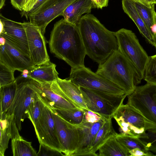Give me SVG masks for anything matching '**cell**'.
<instances>
[{"mask_svg": "<svg viewBox=\"0 0 156 156\" xmlns=\"http://www.w3.org/2000/svg\"><path fill=\"white\" fill-rule=\"evenodd\" d=\"M77 26L86 55L99 64L118 50L115 32L107 29L93 14L82 16Z\"/></svg>", "mask_w": 156, "mask_h": 156, "instance_id": "2", "label": "cell"}, {"mask_svg": "<svg viewBox=\"0 0 156 156\" xmlns=\"http://www.w3.org/2000/svg\"><path fill=\"white\" fill-rule=\"evenodd\" d=\"M6 40L2 36L0 35V45H4L5 43Z\"/></svg>", "mask_w": 156, "mask_h": 156, "instance_id": "43", "label": "cell"}, {"mask_svg": "<svg viewBox=\"0 0 156 156\" xmlns=\"http://www.w3.org/2000/svg\"><path fill=\"white\" fill-rule=\"evenodd\" d=\"M15 71L0 63V87L5 86L16 81L14 76Z\"/></svg>", "mask_w": 156, "mask_h": 156, "instance_id": "33", "label": "cell"}, {"mask_svg": "<svg viewBox=\"0 0 156 156\" xmlns=\"http://www.w3.org/2000/svg\"><path fill=\"white\" fill-rule=\"evenodd\" d=\"M55 109L64 119L74 125H79L84 121L83 109L76 108L72 109Z\"/></svg>", "mask_w": 156, "mask_h": 156, "instance_id": "28", "label": "cell"}, {"mask_svg": "<svg viewBox=\"0 0 156 156\" xmlns=\"http://www.w3.org/2000/svg\"><path fill=\"white\" fill-rule=\"evenodd\" d=\"M88 109L106 119L113 118L118 108L126 97L80 87Z\"/></svg>", "mask_w": 156, "mask_h": 156, "instance_id": "5", "label": "cell"}, {"mask_svg": "<svg viewBox=\"0 0 156 156\" xmlns=\"http://www.w3.org/2000/svg\"><path fill=\"white\" fill-rule=\"evenodd\" d=\"M16 89V80L12 83L0 87L1 112H5L11 105L15 96Z\"/></svg>", "mask_w": 156, "mask_h": 156, "instance_id": "27", "label": "cell"}, {"mask_svg": "<svg viewBox=\"0 0 156 156\" xmlns=\"http://www.w3.org/2000/svg\"><path fill=\"white\" fill-rule=\"evenodd\" d=\"M134 2H140L144 4L152 5L155 4V0H132Z\"/></svg>", "mask_w": 156, "mask_h": 156, "instance_id": "42", "label": "cell"}, {"mask_svg": "<svg viewBox=\"0 0 156 156\" xmlns=\"http://www.w3.org/2000/svg\"><path fill=\"white\" fill-rule=\"evenodd\" d=\"M155 99H156V96H155Z\"/></svg>", "mask_w": 156, "mask_h": 156, "instance_id": "46", "label": "cell"}, {"mask_svg": "<svg viewBox=\"0 0 156 156\" xmlns=\"http://www.w3.org/2000/svg\"><path fill=\"white\" fill-rule=\"evenodd\" d=\"M31 142L22 137L11 140V147L14 156H37V153L31 145Z\"/></svg>", "mask_w": 156, "mask_h": 156, "instance_id": "25", "label": "cell"}, {"mask_svg": "<svg viewBox=\"0 0 156 156\" xmlns=\"http://www.w3.org/2000/svg\"><path fill=\"white\" fill-rule=\"evenodd\" d=\"M5 0H0V9L2 8L5 5Z\"/></svg>", "mask_w": 156, "mask_h": 156, "instance_id": "44", "label": "cell"}, {"mask_svg": "<svg viewBox=\"0 0 156 156\" xmlns=\"http://www.w3.org/2000/svg\"><path fill=\"white\" fill-rule=\"evenodd\" d=\"M34 127L39 143L44 144L62 153L51 111L46 104Z\"/></svg>", "mask_w": 156, "mask_h": 156, "instance_id": "12", "label": "cell"}, {"mask_svg": "<svg viewBox=\"0 0 156 156\" xmlns=\"http://www.w3.org/2000/svg\"><path fill=\"white\" fill-rule=\"evenodd\" d=\"M50 51L75 69L85 66L86 52L79 28L64 18L57 22L48 42Z\"/></svg>", "mask_w": 156, "mask_h": 156, "instance_id": "1", "label": "cell"}, {"mask_svg": "<svg viewBox=\"0 0 156 156\" xmlns=\"http://www.w3.org/2000/svg\"><path fill=\"white\" fill-rule=\"evenodd\" d=\"M25 0H10L12 5L16 9L22 11Z\"/></svg>", "mask_w": 156, "mask_h": 156, "instance_id": "40", "label": "cell"}, {"mask_svg": "<svg viewBox=\"0 0 156 156\" xmlns=\"http://www.w3.org/2000/svg\"><path fill=\"white\" fill-rule=\"evenodd\" d=\"M57 82L61 90L73 104L78 108L88 109L80 87L68 78L62 79L58 77Z\"/></svg>", "mask_w": 156, "mask_h": 156, "instance_id": "20", "label": "cell"}, {"mask_svg": "<svg viewBox=\"0 0 156 156\" xmlns=\"http://www.w3.org/2000/svg\"><path fill=\"white\" fill-rule=\"evenodd\" d=\"M47 0H37L36 3L33 8L29 12L26 13L25 15L27 17L28 15L34 12L38 7Z\"/></svg>", "mask_w": 156, "mask_h": 156, "instance_id": "41", "label": "cell"}, {"mask_svg": "<svg viewBox=\"0 0 156 156\" xmlns=\"http://www.w3.org/2000/svg\"><path fill=\"white\" fill-rule=\"evenodd\" d=\"M16 80V89L14 100L5 112L13 114L18 128L20 130L22 122L28 118V108L34 100L37 93L32 86L29 78L20 75Z\"/></svg>", "mask_w": 156, "mask_h": 156, "instance_id": "7", "label": "cell"}, {"mask_svg": "<svg viewBox=\"0 0 156 156\" xmlns=\"http://www.w3.org/2000/svg\"><path fill=\"white\" fill-rule=\"evenodd\" d=\"M113 118L119 126L120 133L139 138L143 136L147 130L156 128V125L127 104H122L117 109Z\"/></svg>", "mask_w": 156, "mask_h": 156, "instance_id": "4", "label": "cell"}, {"mask_svg": "<svg viewBox=\"0 0 156 156\" xmlns=\"http://www.w3.org/2000/svg\"><path fill=\"white\" fill-rule=\"evenodd\" d=\"M134 2L139 14L150 31L151 28L155 21L156 12L154 10V4L148 5Z\"/></svg>", "mask_w": 156, "mask_h": 156, "instance_id": "26", "label": "cell"}, {"mask_svg": "<svg viewBox=\"0 0 156 156\" xmlns=\"http://www.w3.org/2000/svg\"><path fill=\"white\" fill-rule=\"evenodd\" d=\"M37 1V0H25L22 10L24 15L33 8Z\"/></svg>", "mask_w": 156, "mask_h": 156, "instance_id": "37", "label": "cell"}, {"mask_svg": "<svg viewBox=\"0 0 156 156\" xmlns=\"http://www.w3.org/2000/svg\"><path fill=\"white\" fill-rule=\"evenodd\" d=\"M65 156L61 152L43 143H40V147L37 156Z\"/></svg>", "mask_w": 156, "mask_h": 156, "instance_id": "35", "label": "cell"}, {"mask_svg": "<svg viewBox=\"0 0 156 156\" xmlns=\"http://www.w3.org/2000/svg\"><path fill=\"white\" fill-rule=\"evenodd\" d=\"M118 49L132 63L143 78L149 56L131 30L122 28L115 32Z\"/></svg>", "mask_w": 156, "mask_h": 156, "instance_id": "6", "label": "cell"}, {"mask_svg": "<svg viewBox=\"0 0 156 156\" xmlns=\"http://www.w3.org/2000/svg\"><path fill=\"white\" fill-rule=\"evenodd\" d=\"M45 105L37 93L35 98L30 105L28 111V118L34 126L40 118Z\"/></svg>", "mask_w": 156, "mask_h": 156, "instance_id": "30", "label": "cell"}, {"mask_svg": "<svg viewBox=\"0 0 156 156\" xmlns=\"http://www.w3.org/2000/svg\"><path fill=\"white\" fill-rule=\"evenodd\" d=\"M115 137L129 152L130 151L133 149L138 148L146 153H152L147 150L145 144L139 138L120 133H117Z\"/></svg>", "mask_w": 156, "mask_h": 156, "instance_id": "29", "label": "cell"}, {"mask_svg": "<svg viewBox=\"0 0 156 156\" xmlns=\"http://www.w3.org/2000/svg\"><path fill=\"white\" fill-rule=\"evenodd\" d=\"M112 119H107L98 131L88 156H98L96 152L99 148L110 138L117 134L113 127Z\"/></svg>", "mask_w": 156, "mask_h": 156, "instance_id": "22", "label": "cell"}, {"mask_svg": "<svg viewBox=\"0 0 156 156\" xmlns=\"http://www.w3.org/2000/svg\"><path fill=\"white\" fill-rule=\"evenodd\" d=\"M56 67V65L50 61L34 66L29 70L28 77L40 83L57 81L58 77V73Z\"/></svg>", "mask_w": 156, "mask_h": 156, "instance_id": "18", "label": "cell"}, {"mask_svg": "<svg viewBox=\"0 0 156 156\" xmlns=\"http://www.w3.org/2000/svg\"><path fill=\"white\" fill-rule=\"evenodd\" d=\"M84 112V121L87 122L94 123L99 121L103 117L89 109H83Z\"/></svg>", "mask_w": 156, "mask_h": 156, "instance_id": "36", "label": "cell"}, {"mask_svg": "<svg viewBox=\"0 0 156 156\" xmlns=\"http://www.w3.org/2000/svg\"><path fill=\"white\" fill-rule=\"evenodd\" d=\"M115 136L110 138L99 148L98 156H130L129 151L117 140Z\"/></svg>", "mask_w": 156, "mask_h": 156, "instance_id": "24", "label": "cell"}, {"mask_svg": "<svg viewBox=\"0 0 156 156\" xmlns=\"http://www.w3.org/2000/svg\"><path fill=\"white\" fill-rule=\"evenodd\" d=\"M96 73L119 86L126 96L134 91L143 79L136 68L118 49L99 64Z\"/></svg>", "mask_w": 156, "mask_h": 156, "instance_id": "3", "label": "cell"}, {"mask_svg": "<svg viewBox=\"0 0 156 156\" xmlns=\"http://www.w3.org/2000/svg\"><path fill=\"white\" fill-rule=\"evenodd\" d=\"M22 24L27 34L30 57L34 66L50 61L44 37L40 30L30 22Z\"/></svg>", "mask_w": 156, "mask_h": 156, "instance_id": "14", "label": "cell"}, {"mask_svg": "<svg viewBox=\"0 0 156 156\" xmlns=\"http://www.w3.org/2000/svg\"><path fill=\"white\" fill-rule=\"evenodd\" d=\"M94 8L102 9L103 7H107L108 5V0H90Z\"/></svg>", "mask_w": 156, "mask_h": 156, "instance_id": "39", "label": "cell"}, {"mask_svg": "<svg viewBox=\"0 0 156 156\" xmlns=\"http://www.w3.org/2000/svg\"><path fill=\"white\" fill-rule=\"evenodd\" d=\"M122 5L124 11L135 23L140 33L155 47L152 34L137 11L134 2L132 0H122Z\"/></svg>", "mask_w": 156, "mask_h": 156, "instance_id": "19", "label": "cell"}, {"mask_svg": "<svg viewBox=\"0 0 156 156\" xmlns=\"http://www.w3.org/2000/svg\"><path fill=\"white\" fill-rule=\"evenodd\" d=\"M79 87L104 92L125 95L120 87L84 66L71 69L68 78Z\"/></svg>", "mask_w": 156, "mask_h": 156, "instance_id": "8", "label": "cell"}, {"mask_svg": "<svg viewBox=\"0 0 156 156\" xmlns=\"http://www.w3.org/2000/svg\"><path fill=\"white\" fill-rule=\"evenodd\" d=\"M30 82L40 98L47 106L55 109L78 108L63 92L57 81L40 83L30 79Z\"/></svg>", "mask_w": 156, "mask_h": 156, "instance_id": "10", "label": "cell"}, {"mask_svg": "<svg viewBox=\"0 0 156 156\" xmlns=\"http://www.w3.org/2000/svg\"><path fill=\"white\" fill-rule=\"evenodd\" d=\"M48 107L54 120L57 134L62 146V153L65 156H72L76 149L79 141L77 126L69 122L54 109Z\"/></svg>", "mask_w": 156, "mask_h": 156, "instance_id": "13", "label": "cell"}, {"mask_svg": "<svg viewBox=\"0 0 156 156\" xmlns=\"http://www.w3.org/2000/svg\"><path fill=\"white\" fill-rule=\"evenodd\" d=\"M0 21L3 25V30L0 33V35L9 41L24 54L30 57L27 34L22 23L8 19L1 14Z\"/></svg>", "mask_w": 156, "mask_h": 156, "instance_id": "15", "label": "cell"}, {"mask_svg": "<svg viewBox=\"0 0 156 156\" xmlns=\"http://www.w3.org/2000/svg\"><path fill=\"white\" fill-rule=\"evenodd\" d=\"M155 4H156V0H155Z\"/></svg>", "mask_w": 156, "mask_h": 156, "instance_id": "45", "label": "cell"}, {"mask_svg": "<svg viewBox=\"0 0 156 156\" xmlns=\"http://www.w3.org/2000/svg\"><path fill=\"white\" fill-rule=\"evenodd\" d=\"M106 120L103 118L96 122H83L81 124L77 126L79 141L76 149L72 156H88L98 131Z\"/></svg>", "mask_w": 156, "mask_h": 156, "instance_id": "16", "label": "cell"}, {"mask_svg": "<svg viewBox=\"0 0 156 156\" xmlns=\"http://www.w3.org/2000/svg\"><path fill=\"white\" fill-rule=\"evenodd\" d=\"M5 47L14 65L16 70L22 72L30 70L34 66L30 58L24 54L13 44L6 39Z\"/></svg>", "mask_w": 156, "mask_h": 156, "instance_id": "21", "label": "cell"}, {"mask_svg": "<svg viewBox=\"0 0 156 156\" xmlns=\"http://www.w3.org/2000/svg\"><path fill=\"white\" fill-rule=\"evenodd\" d=\"M93 8L90 0H75L66 8L62 16L68 22L77 25L82 15L90 13Z\"/></svg>", "mask_w": 156, "mask_h": 156, "instance_id": "17", "label": "cell"}, {"mask_svg": "<svg viewBox=\"0 0 156 156\" xmlns=\"http://www.w3.org/2000/svg\"><path fill=\"white\" fill-rule=\"evenodd\" d=\"M0 63L13 70H16L14 65L4 45H0Z\"/></svg>", "mask_w": 156, "mask_h": 156, "instance_id": "34", "label": "cell"}, {"mask_svg": "<svg viewBox=\"0 0 156 156\" xmlns=\"http://www.w3.org/2000/svg\"><path fill=\"white\" fill-rule=\"evenodd\" d=\"M0 133L12 140L21 138L13 114L0 112Z\"/></svg>", "mask_w": 156, "mask_h": 156, "instance_id": "23", "label": "cell"}, {"mask_svg": "<svg viewBox=\"0 0 156 156\" xmlns=\"http://www.w3.org/2000/svg\"><path fill=\"white\" fill-rule=\"evenodd\" d=\"M75 0H48L34 12L28 15L30 22L37 27L43 35L52 20L62 16L66 8Z\"/></svg>", "mask_w": 156, "mask_h": 156, "instance_id": "11", "label": "cell"}, {"mask_svg": "<svg viewBox=\"0 0 156 156\" xmlns=\"http://www.w3.org/2000/svg\"><path fill=\"white\" fill-rule=\"evenodd\" d=\"M156 85L147 83L144 85L137 86L127 96V104L156 125Z\"/></svg>", "mask_w": 156, "mask_h": 156, "instance_id": "9", "label": "cell"}, {"mask_svg": "<svg viewBox=\"0 0 156 156\" xmlns=\"http://www.w3.org/2000/svg\"><path fill=\"white\" fill-rule=\"evenodd\" d=\"M143 79L147 83L156 85V54L149 56L144 71Z\"/></svg>", "mask_w": 156, "mask_h": 156, "instance_id": "31", "label": "cell"}, {"mask_svg": "<svg viewBox=\"0 0 156 156\" xmlns=\"http://www.w3.org/2000/svg\"><path fill=\"white\" fill-rule=\"evenodd\" d=\"M140 139L145 144L148 151L156 153V128L147 130Z\"/></svg>", "mask_w": 156, "mask_h": 156, "instance_id": "32", "label": "cell"}, {"mask_svg": "<svg viewBox=\"0 0 156 156\" xmlns=\"http://www.w3.org/2000/svg\"><path fill=\"white\" fill-rule=\"evenodd\" d=\"M130 156H152L154 155L152 153H148L145 152L140 148H137L129 151Z\"/></svg>", "mask_w": 156, "mask_h": 156, "instance_id": "38", "label": "cell"}]
</instances>
